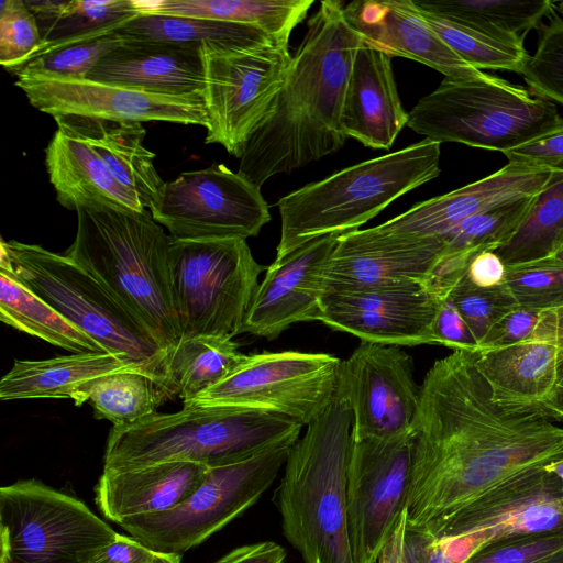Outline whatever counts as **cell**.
I'll use <instances>...</instances> for the list:
<instances>
[{"label":"cell","mask_w":563,"mask_h":563,"mask_svg":"<svg viewBox=\"0 0 563 563\" xmlns=\"http://www.w3.org/2000/svg\"><path fill=\"white\" fill-rule=\"evenodd\" d=\"M413 434L406 525L432 536L499 482L563 456V427L497 405L475 352L453 351L427 372Z\"/></svg>","instance_id":"1"},{"label":"cell","mask_w":563,"mask_h":563,"mask_svg":"<svg viewBox=\"0 0 563 563\" xmlns=\"http://www.w3.org/2000/svg\"><path fill=\"white\" fill-rule=\"evenodd\" d=\"M366 38L345 16L342 1L324 0L268 115L249 139L239 173L257 186L343 147L341 117L353 59Z\"/></svg>","instance_id":"2"},{"label":"cell","mask_w":563,"mask_h":563,"mask_svg":"<svg viewBox=\"0 0 563 563\" xmlns=\"http://www.w3.org/2000/svg\"><path fill=\"white\" fill-rule=\"evenodd\" d=\"M77 230L64 253L91 274L168 353L181 340L174 307L169 247L172 238L150 210H76Z\"/></svg>","instance_id":"3"},{"label":"cell","mask_w":563,"mask_h":563,"mask_svg":"<svg viewBox=\"0 0 563 563\" xmlns=\"http://www.w3.org/2000/svg\"><path fill=\"white\" fill-rule=\"evenodd\" d=\"M352 418L338 386L328 408L291 446L274 494L284 537L305 563H354L346 512Z\"/></svg>","instance_id":"4"},{"label":"cell","mask_w":563,"mask_h":563,"mask_svg":"<svg viewBox=\"0 0 563 563\" xmlns=\"http://www.w3.org/2000/svg\"><path fill=\"white\" fill-rule=\"evenodd\" d=\"M303 424L282 413L243 406H184L109 432L103 470L164 462L217 467L238 463L284 443H295Z\"/></svg>","instance_id":"5"},{"label":"cell","mask_w":563,"mask_h":563,"mask_svg":"<svg viewBox=\"0 0 563 563\" xmlns=\"http://www.w3.org/2000/svg\"><path fill=\"white\" fill-rule=\"evenodd\" d=\"M440 156V143L423 139L282 197L275 261L316 239L358 230L396 199L437 178Z\"/></svg>","instance_id":"6"},{"label":"cell","mask_w":563,"mask_h":563,"mask_svg":"<svg viewBox=\"0 0 563 563\" xmlns=\"http://www.w3.org/2000/svg\"><path fill=\"white\" fill-rule=\"evenodd\" d=\"M16 277L106 353L118 355L148 375L159 391L167 354L151 332L91 274L65 254L41 245L3 241Z\"/></svg>","instance_id":"7"},{"label":"cell","mask_w":563,"mask_h":563,"mask_svg":"<svg viewBox=\"0 0 563 563\" xmlns=\"http://www.w3.org/2000/svg\"><path fill=\"white\" fill-rule=\"evenodd\" d=\"M555 103L531 97L503 78H445L408 112L407 126L433 142L461 143L503 154L556 125Z\"/></svg>","instance_id":"8"},{"label":"cell","mask_w":563,"mask_h":563,"mask_svg":"<svg viewBox=\"0 0 563 563\" xmlns=\"http://www.w3.org/2000/svg\"><path fill=\"white\" fill-rule=\"evenodd\" d=\"M266 268L244 239H172L170 283L183 338L232 339L241 333L258 276Z\"/></svg>","instance_id":"9"},{"label":"cell","mask_w":563,"mask_h":563,"mask_svg":"<svg viewBox=\"0 0 563 563\" xmlns=\"http://www.w3.org/2000/svg\"><path fill=\"white\" fill-rule=\"evenodd\" d=\"M81 500L37 479L0 488V559L89 563L117 536Z\"/></svg>","instance_id":"10"},{"label":"cell","mask_w":563,"mask_h":563,"mask_svg":"<svg viewBox=\"0 0 563 563\" xmlns=\"http://www.w3.org/2000/svg\"><path fill=\"white\" fill-rule=\"evenodd\" d=\"M294 443L244 461L209 467L200 486L175 508L119 523L151 550L181 555L252 507L284 468Z\"/></svg>","instance_id":"11"},{"label":"cell","mask_w":563,"mask_h":563,"mask_svg":"<svg viewBox=\"0 0 563 563\" xmlns=\"http://www.w3.org/2000/svg\"><path fill=\"white\" fill-rule=\"evenodd\" d=\"M201 52L205 142L220 144L240 158L249 139L272 110L292 56L288 46L275 44L240 48L203 44Z\"/></svg>","instance_id":"12"},{"label":"cell","mask_w":563,"mask_h":563,"mask_svg":"<svg viewBox=\"0 0 563 563\" xmlns=\"http://www.w3.org/2000/svg\"><path fill=\"white\" fill-rule=\"evenodd\" d=\"M547 465L512 474L451 516L434 534L444 554L465 563L508 538L563 531V479Z\"/></svg>","instance_id":"13"},{"label":"cell","mask_w":563,"mask_h":563,"mask_svg":"<svg viewBox=\"0 0 563 563\" xmlns=\"http://www.w3.org/2000/svg\"><path fill=\"white\" fill-rule=\"evenodd\" d=\"M341 362L325 353L250 354L229 376L184 406L261 408L307 426L334 398Z\"/></svg>","instance_id":"14"},{"label":"cell","mask_w":563,"mask_h":563,"mask_svg":"<svg viewBox=\"0 0 563 563\" xmlns=\"http://www.w3.org/2000/svg\"><path fill=\"white\" fill-rule=\"evenodd\" d=\"M150 212L180 241L246 240L271 221L261 187L224 164L185 172L165 183Z\"/></svg>","instance_id":"15"},{"label":"cell","mask_w":563,"mask_h":563,"mask_svg":"<svg viewBox=\"0 0 563 563\" xmlns=\"http://www.w3.org/2000/svg\"><path fill=\"white\" fill-rule=\"evenodd\" d=\"M413 441V432L352 440L346 512L354 563H377L406 510Z\"/></svg>","instance_id":"16"},{"label":"cell","mask_w":563,"mask_h":563,"mask_svg":"<svg viewBox=\"0 0 563 563\" xmlns=\"http://www.w3.org/2000/svg\"><path fill=\"white\" fill-rule=\"evenodd\" d=\"M444 299L430 284L421 282L324 289L319 321L365 342L437 344L434 323Z\"/></svg>","instance_id":"17"},{"label":"cell","mask_w":563,"mask_h":563,"mask_svg":"<svg viewBox=\"0 0 563 563\" xmlns=\"http://www.w3.org/2000/svg\"><path fill=\"white\" fill-rule=\"evenodd\" d=\"M338 386L352 409V440L413 432L420 386L412 357L400 346L361 341L341 362Z\"/></svg>","instance_id":"18"},{"label":"cell","mask_w":563,"mask_h":563,"mask_svg":"<svg viewBox=\"0 0 563 563\" xmlns=\"http://www.w3.org/2000/svg\"><path fill=\"white\" fill-rule=\"evenodd\" d=\"M30 103L49 115H84L109 120L166 121L207 128L202 98L148 93L84 80L18 78Z\"/></svg>","instance_id":"19"},{"label":"cell","mask_w":563,"mask_h":563,"mask_svg":"<svg viewBox=\"0 0 563 563\" xmlns=\"http://www.w3.org/2000/svg\"><path fill=\"white\" fill-rule=\"evenodd\" d=\"M339 236L316 239L274 261L253 296L241 333L273 340L294 323L319 321L325 268Z\"/></svg>","instance_id":"20"},{"label":"cell","mask_w":563,"mask_h":563,"mask_svg":"<svg viewBox=\"0 0 563 563\" xmlns=\"http://www.w3.org/2000/svg\"><path fill=\"white\" fill-rule=\"evenodd\" d=\"M556 169L558 165L508 162L479 180L416 203L401 214L371 229L377 234L396 238H441L473 214L537 196Z\"/></svg>","instance_id":"21"},{"label":"cell","mask_w":563,"mask_h":563,"mask_svg":"<svg viewBox=\"0 0 563 563\" xmlns=\"http://www.w3.org/2000/svg\"><path fill=\"white\" fill-rule=\"evenodd\" d=\"M445 254L441 238H396L371 228L341 234L324 275V289L397 282L430 284Z\"/></svg>","instance_id":"22"},{"label":"cell","mask_w":563,"mask_h":563,"mask_svg":"<svg viewBox=\"0 0 563 563\" xmlns=\"http://www.w3.org/2000/svg\"><path fill=\"white\" fill-rule=\"evenodd\" d=\"M345 16L367 42L389 56L427 65L445 78L492 80L453 52L430 27L415 0H362L344 7Z\"/></svg>","instance_id":"23"},{"label":"cell","mask_w":563,"mask_h":563,"mask_svg":"<svg viewBox=\"0 0 563 563\" xmlns=\"http://www.w3.org/2000/svg\"><path fill=\"white\" fill-rule=\"evenodd\" d=\"M87 79L148 93L202 98L201 46L124 38Z\"/></svg>","instance_id":"24"},{"label":"cell","mask_w":563,"mask_h":563,"mask_svg":"<svg viewBox=\"0 0 563 563\" xmlns=\"http://www.w3.org/2000/svg\"><path fill=\"white\" fill-rule=\"evenodd\" d=\"M407 123L391 56L366 40L353 59L343 100L342 131L366 147L389 150Z\"/></svg>","instance_id":"25"},{"label":"cell","mask_w":563,"mask_h":563,"mask_svg":"<svg viewBox=\"0 0 563 563\" xmlns=\"http://www.w3.org/2000/svg\"><path fill=\"white\" fill-rule=\"evenodd\" d=\"M208 470L180 461L103 470L96 486V503L103 516L118 525L132 517L167 511L200 486Z\"/></svg>","instance_id":"26"},{"label":"cell","mask_w":563,"mask_h":563,"mask_svg":"<svg viewBox=\"0 0 563 563\" xmlns=\"http://www.w3.org/2000/svg\"><path fill=\"white\" fill-rule=\"evenodd\" d=\"M57 128L89 144L109 173L141 201L145 209L161 198L165 181L154 166L155 154L144 146L142 122L84 115L54 117Z\"/></svg>","instance_id":"27"},{"label":"cell","mask_w":563,"mask_h":563,"mask_svg":"<svg viewBox=\"0 0 563 563\" xmlns=\"http://www.w3.org/2000/svg\"><path fill=\"white\" fill-rule=\"evenodd\" d=\"M45 166L57 201L69 210H145L137 197L109 173L89 144L63 129L57 128L45 148Z\"/></svg>","instance_id":"28"},{"label":"cell","mask_w":563,"mask_h":563,"mask_svg":"<svg viewBox=\"0 0 563 563\" xmlns=\"http://www.w3.org/2000/svg\"><path fill=\"white\" fill-rule=\"evenodd\" d=\"M561 356L555 345L541 341L475 352L476 366L494 401L509 410H540L553 387Z\"/></svg>","instance_id":"29"},{"label":"cell","mask_w":563,"mask_h":563,"mask_svg":"<svg viewBox=\"0 0 563 563\" xmlns=\"http://www.w3.org/2000/svg\"><path fill=\"white\" fill-rule=\"evenodd\" d=\"M137 368L109 353L86 352L48 360H15L0 380L1 400L37 398L71 399L87 383L120 371Z\"/></svg>","instance_id":"30"},{"label":"cell","mask_w":563,"mask_h":563,"mask_svg":"<svg viewBox=\"0 0 563 563\" xmlns=\"http://www.w3.org/2000/svg\"><path fill=\"white\" fill-rule=\"evenodd\" d=\"M313 0H159L140 1L142 13L201 18L255 26L288 46Z\"/></svg>","instance_id":"31"},{"label":"cell","mask_w":563,"mask_h":563,"mask_svg":"<svg viewBox=\"0 0 563 563\" xmlns=\"http://www.w3.org/2000/svg\"><path fill=\"white\" fill-rule=\"evenodd\" d=\"M25 3L36 19L42 37V46L34 56L113 32L142 13L140 1L134 0H26Z\"/></svg>","instance_id":"32"},{"label":"cell","mask_w":563,"mask_h":563,"mask_svg":"<svg viewBox=\"0 0 563 563\" xmlns=\"http://www.w3.org/2000/svg\"><path fill=\"white\" fill-rule=\"evenodd\" d=\"M246 356L231 338H183L167 355L159 400L177 395L189 402L229 376Z\"/></svg>","instance_id":"33"},{"label":"cell","mask_w":563,"mask_h":563,"mask_svg":"<svg viewBox=\"0 0 563 563\" xmlns=\"http://www.w3.org/2000/svg\"><path fill=\"white\" fill-rule=\"evenodd\" d=\"M0 319L71 353H106L97 341L26 287L16 277L13 266L0 267Z\"/></svg>","instance_id":"34"},{"label":"cell","mask_w":563,"mask_h":563,"mask_svg":"<svg viewBox=\"0 0 563 563\" xmlns=\"http://www.w3.org/2000/svg\"><path fill=\"white\" fill-rule=\"evenodd\" d=\"M427 12L497 38L523 44L532 30H539L554 2L517 0H415Z\"/></svg>","instance_id":"35"},{"label":"cell","mask_w":563,"mask_h":563,"mask_svg":"<svg viewBox=\"0 0 563 563\" xmlns=\"http://www.w3.org/2000/svg\"><path fill=\"white\" fill-rule=\"evenodd\" d=\"M115 33L126 40L198 46L208 44L223 48L278 45L266 33L252 25L154 13H141L115 30Z\"/></svg>","instance_id":"36"},{"label":"cell","mask_w":563,"mask_h":563,"mask_svg":"<svg viewBox=\"0 0 563 563\" xmlns=\"http://www.w3.org/2000/svg\"><path fill=\"white\" fill-rule=\"evenodd\" d=\"M87 401L97 419H107L113 427H125L155 413L159 397L156 384L148 375L128 369L85 384L74 404L79 407Z\"/></svg>","instance_id":"37"},{"label":"cell","mask_w":563,"mask_h":563,"mask_svg":"<svg viewBox=\"0 0 563 563\" xmlns=\"http://www.w3.org/2000/svg\"><path fill=\"white\" fill-rule=\"evenodd\" d=\"M563 231V162L541 190L515 233L494 252L506 265L549 255Z\"/></svg>","instance_id":"38"},{"label":"cell","mask_w":563,"mask_h":563,"mask_svg":"<svg viewBox=\"0 0 563 563\" xmlns=\"http://www.w3.org/2000/svg\"><path fill=\"white\" fill-rule=\"evenodd\" d=\"M420 12L445 44L471 66L479 70L522 73L530 55L523 44L504 41L477 29Z\"/></svg>","instance_id":"39"},{"label":"cell","mask_w":563,"mask_h":563,"mask_svg":"<svg viewBox=\"0 0 563 563\" xmlns=\"http://www.w3.org/2000/svg\"><path fill=\"white\" fill-rule=\"evenodd\" d=\"M536 197L498 205L466 218L441 236L445 254L495 251L515 233Z\"/></svg>","instance_id":"40"},{"label":"cell","mask_w":563,"mask_h":563,"mask_svg":"<svg viewBox=\"0 0 563 563\" xmlns=\"http://www.w3.org/2000/svg\"><path fill=\"white\" fill-rule=\"evenodd\" d=\"M124 41L115 31L63 45L8 71L16 78L84 80L109 52Z\"/></svg>","instance_id":"41"},{"label":"cell","mask_w":563,"mask_h":563,"mask_svg":"<svg viewBox=\"0 0 563 563\" xmlns=\"http://www.w3.org/2000/svg\"><path fill=\"white\" fill-rule=\"evenodd\" d=\"M547 18L548 23L538 30L536 51L520 75L532 95L563 104V18L554 4Z\"/></svg>","instance_id":"42"},{"label":"cell","mask_w":563,"mask_h":563,"mask_svg":"<svg viewBox=\"0 0 563 563\" xmlns=\"http://www.w3.org/2000/svg\"><path fill=\"white\" fill-rule=\"evenodd\" d=\"M505 284L521 308L544 310L563 306V264L550 256L506 265Z\"/></svg>","instance_id":"43"},{"label":"cell","mask_w":563,"mask_h":563,"mask_svg":"<svg viewBox=\"0 0 563 563\" xmlns=\"http://www.w3.org/2000/svg\"><path fill=\"white\" fill-rule=\"evenodd\" d=\"M527 341L555 345L563 356V306L544 310L518 307L487 333L479 349L484 351Z\"/></svg>","instance_id":"44"},{"label":"cell","mask_w":563,"mask_h":563,"mask_svg":"<svg viewBox=\"0 0 563 563\" xmlns=\"http://www.w3.org/2000/svg\"><path fill=\"white\" fill-rule=\"evenodd\" d=\"M448 298L462 316L478 345L501 319L519 307L506 284L479 288L472 285L465 275L452 288Z\"/></svg>","instance_id":"45"},{"label":"cell","mask_w":563,"mask_h":563,"mask_svg":"<svg viewBox=\"0 0 563 563\" xmlns=\"http://www.w3.org/2000/svg\"><path fill=\"white\" fill-rule=\"evenodd\" d=\"M42 46L34 14L23 0L0 3V63L13 69L32 58Z\"/></svg>","instance_id":"46"},{"label":"cell","mask_w":563,"mask_h":563,"mask_svg":"<svg viewBox=\"0 0 563 563\" xmlns=\"http://www.w3.org/2000/svg\"><path fill=\"white\" fill-rule=\"evenodd\" d=\"M563 551V531L508 538L486 545L465 563H536Z\"/></svg>","instance_id":"47"},{"label":"cell","mask_w":563,"mask_h":563,"mask_svg":"<svg viewBox=\"0 0 563 563\" xmlns=\"http://www.w3.org/2000/svg\"><path fill=\"white\" fill-rule=\"evenodd\" d=\"M508 162L556 166L563 162V118L548 132L504 153Z\"/></svg>","instance_id":"48"},{"label":"cell","mask_w":563,"mask_h":563,"mask_svg":"<svg viewBox=\"0 0 563 563\" xmlns=\"http://www.w3.org/2000/svg\"><path fill=\"white\" fill-rule=\"evenodd\" d=\"M437 344L453 351L477 352L479 345L462 316L446 297L440 308L435 323Z\"/></svg>","instance_id":"49"},{"label":"cell","mask_w":563,"mask_h":563,"mask_svg":"<svg viewBox=\"0 0 563 563\" xmlns=\"http://www.w3.org/2000/svg\"><path fill=\"white\" fill-rule=\"evenodd\" d=\"M402 561L404 563H453L444 554L434 536L407 525L402 540Z\"/></svg>","instance_id":"50"},{"label":"cell","mask_w":563,"mask_h":563,"mask_svg":"<svg viewBox=\"0 0 563 563\" xmlns=\"http://www.w3.org/2000/svg\"><path fill=\"white\" fill-rule=\"evenodd\" d=\"M157 553L134 538L117 533L89 563H151Z\"/></svg>","instance_id":"51"},{"label":"cell","mask_w":563,"mask_h":563,"mask_svg":"<svg viewBox=\"0 0 563 563\" xmlns=\"http://www.w3.org/2000/svg\"><path fill=\"white\" fill-rule=\"evenodd\" d=\"M465 277L479 288H493L505 284L506 264L494 251H482L468 263Z\"/></svg>","instance_id":"52"},{"label":"cell","mask_w":563,"mask_h":563,"mask_svg":"<svg viewBox=\"0 0 563 563\" xmlns=\"http://www.w3.org/2000/svg\"><path fill=\"white\" fill-rule=\"evenodd\" d=\"M286 550L274 541H262L233 549L213 563H285Z\"/></svg>","instance_id":"53"},{"label":"cell","mask_w":563,"mask_h":563,"mask_svg":"<svg viewBox=\"0 0 563 563\" xmlns=\"http://www.w3.org/2000/svg\"><path fill=\"white\" fill-rule=\"evenodd\" d=\"M540 410L555 421L563 420V356H561L553 387Z\"/></svg>","instance_id":"54"},{"label":"cell","mask_w":563,"mask_h":563,"mask_svg":"<svg viewBox=\"0 0 563 563\" xmlns=\"http://www.w3.org/2000/svg\"><path fill=\"white\" fill-rule=\"evenodd\" d=\"M407 521V511L405 510L401 518L382 549L377 563H404L402 561V540Z\"/></svg>","instance_id":"55"},{"label":"cell","mask_w":563,"mask_h":563,"mask_svg":"<svg viewBox=\"0 0 563 563\" xmlns=\"http://www.w3.org/2000/svg\"><path fill=\"white\" fill-rule=\"evenodd\" d=\"M548 256L563 264V231L555 239Z\"/></svg>","instance_id":"56"},{"label":"cell","mask_w":563,"mask_h":563,"mask_svg":"<svg viewBox=\"0 0 563 563\" xmlns=\"http://www.w3.org/2000/svg\"><path fill=\"white\" fill-rule=\"evenodd\" d=\"M181 555L157 553L151 563H180Z\"/></svg>","instance_id":"57"},{"label":"cell","mask_w":563,"mask_h":563,"mask_svg":"<svg viewBox=\"0 0 563 563\" xmlns=\"http://www.w3.org/2000/svg\"><path fill=\"white\" fill-rule=\"evenodd\" d=\"M550 471L563 479V456L547 465Z\"/></svg>","instance_id":"58"},{"label":"cell","mask_w":563,"mask_h":563,"mask_svg":"<svg viewBox=\"0 0 563 563\" xmlns=\"http://www.w3.org/2000/svg\"><path fill=\"white\" fill-rule=\"evenodd\" d=\"M536 563H563V551H560Z\"/></svg>","instance_id":"59"},{"label":"cell","mask_w":563,"mask_h":563,"mask_svg":"<svg viewBox=\"0 0 563 563\" xmlns=\"http://www.w3.org/2000/svg\"><path fill=\"white\" fill-rule=\"evenodd\" d=\"M554 8L556 12L563 16V2H554Z\"/></svg>","instance_id":"60"},{"label":"cell","mask_w":563,"mask_h":563,"mask_svg":"<svg viewBox=\"0 0 563 563\" xmlns=\"http://www.w3.org/2000/svg\"><path fill=\"white\" fill-rule=\"evenodd\" d=\"M0 563H7V561L3 559H0Z\"/></svg>","instance_id":"61"}]
</instances>
